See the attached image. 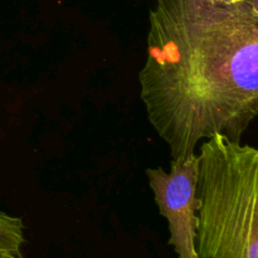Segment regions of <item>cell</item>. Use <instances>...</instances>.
I'll return each instance as SVG.
<instances>
[{"label":"cell","mask_w":258,"mask_h":258,"mask_svg":"<svg viewBox=\"0 0 258 258\" xmlns=\"http://www.w3.org/2000/svg\"><path fill=\"white\" fill-rule=\"evenodd\" d=\"M197 156L198 258H258V150L218 134Z\"/></svg>","instance_id":"2"},{"label":"cell","mask_w":258,"mask_h":258,"mask_svg":"<svg viewBox=\"0 0 258 258\" xmlns=\"http://www.w3.org/2000/svg\"><path fill=\"white\" fill-rule=\"evenodd\" d=\"M139 85L173 160L218 134L241 141L258 115V0H156Z\"/></svg>","instance_id":"1"},{"label":"cell","mask_w":258,"mask_h":258,"mask_svg":"<svg viewBox=\"0 0 258 258\" xmlns=\"http://www.w3.org/2000/svg\"><path fill=\"white\" fill-rule=\"evenodd\" d=\"M213 3H219V4H233V3L241 2V0H209Z\"/></svg>","instance_id":"6"},{"label":"cell","mask_w":258,"mask_h":258,"mask_svg":"<svg viewBox=\"0 0 258 258\" xmlns=\"http://www.w3.org/2000/svg\"><path fill=\"white\" fill-rule=\"evenodd\" d=\"M198 156L171 160L170 171L163 168L146 169L149 185L161 216L168 221L171 244L178 258H198L196 251V197Z\"/></svg>","instance_id":"3"},{"label":"cell","mask_w":258,"mask_h":258,"mask_svg":"<svg viewBox=\"0 0 258 258\" xmlns=\"http://www.w3.org/2000/svg\"><path fill=\"white\" fill-rule=\"evenodd\" d=\"M24 229L22 218L0 211V252L20 254V248L25 243Z\"/></svg>","instance_id":"4"},{"label":"cell","mask_w":258,"mask_h":258,"mask_svg":"<svg viewBox=\"0 0 258 258\" xmlns=\"http://www.w3.org/2000/svg\"><path fill=\"white\" fill-rule=\"evenodd\" d=\"M0 258H23L20 254L13 252H0Z\"/></svg>","instance_id":"5"}]
</instances>
